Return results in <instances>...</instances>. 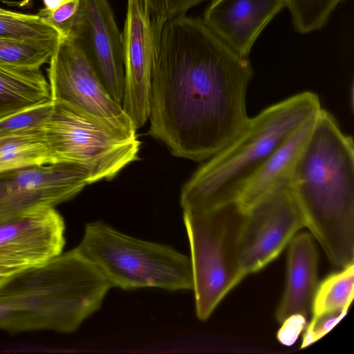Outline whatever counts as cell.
I'll return each instance as SVG.
<instances>
[{"label":"cell","mask_w":354,"mask_h":354,"mask_svg":"<svg viewBox=\"0 0 354 354\" xmlns=\"http://www.w3.org/2000/svg\"><path fill=\"white\" fill-rule=\"evenodd\" d=\"M289 243L286 284L277 311L281 324L293 315L306 317L318 286V257L311 236L300 233Z\"/></svg>","instance_id":"cell-15"},{"label":"cell","mask_w":354,"mask_h":354,"mask_svg":"<svg viewBox=\"0 0 354 354\" xmlns=\"http://www.w3.org/2000/svg\"><path fill=\"white\" fill-rule=\"evenodd\" d=\"M47 69L51 100L63 102L136 131L132 121L109 94L75 37H59Z\"/></svg>","instance_id":"cell-9"},{"label":"cell","mask_w":354,"mask_h":354,"mask_svg":"<svg viewBox=\"0 0 354 354\" xmlns=\"http://www.w3.org/2000/svg\"><path fill=\"white\" fill-rule=\"evenodd\" d=\"M53 102L43 127L48 164L79 165L87 171L91 184L113 178L138 159L140 142L136 131L67 103Z\"/></svg>","instance_id":"cell-6"},{"label":"cell","mask_w":354,"mask_h":354,"mask_svg":"<svg viewBox=\"0 0 354 354\" xmlns=\"http://www.w3.org/2000/svg\"><path fill=\"white\" fill-rule=\"evenodd\" d=\"M50 100L49 83L40 69L0 64V120Z\"/></svg>","instance_id":"cell-17"},{"label":"cell","mask_w":354,"mask_h":354,"mask_svg":"<svg viewBox=\"0 0 354 354\" xmlns=\"http://www.w3.org/2000/svg\"><path fill=\"white\" fill-rule=\"evenodd\" d=\"M46 10H54L67 0H42Z\"/></svg>","instance_id":"cell-28"},{"label":"cell","mask_w":354,"mask_h":354,"mask_svg":"<svg viewBox=\"0 0 354 354\" xmlns=\"http://www.w3.org/2000/svg\"><path fill=\"white\" fill-rule=\"evenodd\" d=\"M254 77L204 23L185 15L166 21L156 48L149 133L177 157L208 159L246 126V94Z\"/></svg>","instance_id":"cell-1"},{"label":"cell","mask_w":354,"mask_h":354,"mask_svg":"<svg viewBox=\"0 0 354 354\" xmlns=\"http://www.w3.org/2000/svg\"><path fill=\"white\" fill-rule=\"evenodd\" d=\"M45 164L48 157L43 131L0 136V172Z\"/></svg>","instance_id":"cell-18"},{"label":"cell","mask_w":354,"mask_h":354,"mask_svg":"<svg viewBox=\"0 0 354 354\" xmlns=\"http://www.w3.org/2000/svg\"><path fill=\"white\" fill-rule=\"evenodd\" d=\"M291 187L307 227L338 268L354 262V144L322 107L295 167Z\"/></svg>","instance_id":"cell-2"},{"label":"cell","mask_w":354,"mask_h":354,"mask_svg":"<svg viewBox=\"0 0 354 354\" xmlns=\"http://www.w3.org/2000/svg\"><path fill=\"white\" fill-rule=\"evenodd\" d=\"M284 6V0H212L203 21L236 53L248 58L259 35Z\"/></svg>","instance_id":"cell-14"},{"label":"cell","mask_w":354,"mask_h":354,"mask_svg":"<svg viewBox=\"0 0 354 354\" xmlns=\"http://www.w3.org/2000/svg\"><path fill=\"white\" fill-rule=\"evenodd\" d=\"M348 310L341 309L313 316L306 326L301 348H305L326 335L346 314Z\"/></svg>","instance_id":"cell-25"},{"label":"cell","mask_w":354,"mask_h":354,"mask_svg":"<svg viewBox=\"0 0 354 354\" xmlns=\"http://www.w3.org/2000/svg\"><path fill=\"white\" fill-rule=\"evenodd\" d=\"M75 249L112 287L193 289L190 258L170 246L134 238L103 222L87 223Z\"/></svg>","instance_id":"cell-5"},{"label":"cell","mask_w":354,"mask_h":354,"mask_svg":"<svg viewBox=\"0 0 354 354\" xmlns=\"http://www.w3.org/2000/svg\"><path fill=\"white\" fill-rule=\"evenodd\" d=\"M281 324L277 337L281 343L291 345L305 328L306 317L302 315H293L286 319Z\"/></svg>","instance_id":"cell-27"},{"label":"cell","mask_w":354,"mask_h":354,"mask_svg":"<svg viewBox=\"0 0 354 354\" xmlns=\"http://www.w3.org/2000/svg\"><path fill=\"white\" fill-rule=\"evenodd\" d=\"M57 32L37 15H0V39L57 38Z\"/></svg>","instance_id":"cell-22"},{"label":"cell","mask_w":354,"mask_h":354,"mask_svg":"<svg viewBox=\"0 0 354 354\" xmlns=\"http://www.w3.org/2000/svg\"><path fill=\"white\" fill-rule=\"evenodd\" d=\"M59 37L35 39H0V64L16 68L40 69L48 63Z\"/></svg>","instance_id":"cell-19"},{"label":"cell","mask_w":354,"mask_h":354,"mask_svg":"<svg viewBox=\"0 0 354 354\" xmlns=\"http://www.w3.org/2000/svg\"><path fill=\"white\" fill-rule=\"evenodd\" d=\"M344 0H284L295 30L307 34L322 30L335 8Z\"/></svg>","instance_id":"cell-21"},{"label":"cell","mask_w":354,"mask_h":354,"mask_svg":"<svg viewBox=\"0 0 354 354\" xmlns=\"http://www.w3.org/2000/svg\"><path fill=\"white\" fill-rule=\"evenodd\" d=\"M245 211L239 262L245 277L275 259L305 223L291 184L269 193Z\"/></svg>","instance_id":"cell-8"},{"label":"cell","mask_w":354,"mask_h":354,"mask_svg":"<svg viewBox=\"0 0 354 354\" xmlns=\"http://www.w3.org/2000/svg\"><path fill=\"white\" fill-rule=\"evenodd\" d=\"M65 224L53 207L27 211L0 223V286L62 253Z\"/></svg>","instance_id":"cell-10"},{"label":"cell","mask_w":354,"mask_h":354,"mask_svg":"<svg viewBox=\"0 0 354 354\" xmlns=\"http://www.w3.org/2000/svg\"><path fill=\"white\" fill-rule=\"evenodd\" d=\"M89 184L80 165L62 162L0 172V223L27 211L66 201Z\"/></svg>","instance_id":"cell-11"},{"label":"cell","mask_w":354,"mask_h":354,"mask_svg":"<svg viewBox=\"0 0 354 354\" xmlns=\"http://www.w3.org/2000/svg\"><path fill=\"white\" fill-rule=\"evenodd\" d=\"M206 0H144L153 19L163 25Z\"/></svg>","instance_id":"cell-26"},{"label":"cell","mask_w":354,"mask_h":354,"mask_svg":"<svg viewBox=\"0 0 354 354\" xmlns=\"http://www.w3.org/2000/svg\"><path fill=\"white\" fill-rule=\"evenodd\" d=\"M74 37L109 94L122 105L124 91L122 33L108 0H82Z\"/></svg>","instance_id":"cell-13"},{"label":"cell","mask_w":354,"mask_h":354,"mask_svg":"<svg viewBox=\"0 0 354 354\" xmlns=\"http://www.w3.org/2000/svg\"><path fill=\"white\" fill-rule=\"evenodd\" d=\"M317 113L294 131L256 172L238 201L244 210L274 190L291 184L295 167L310 135Z\"/></svg>","instance_id":"cell-16"},{"label":"cell","mask_w":354,"mask_h":354,"mask_svg":"<svg viewBox=\"0 0 354 354\" xmlns=\"http://www.w3.org/2000/svg\"><path fill=\"white\" fill-rule=\"evenodd\" d=\"M17 13V12L10 11L8 10H5L1 8H0V15H12Z\"/></svg>","instance_id":"cell-29"},{"label":"cell","mask_w":354,"mask_h":354,"mask_svg":"<svg viewBox=\"0 0 354 354\" xmlns=\"http://www.w3.org/2000/svg\"><path fill=\"white\" fill-rule=\"evenodd\" d=\"M81 10L82 0H67L54 10L41 9L37 15L57 32L59 37H74Z\"/></svg>","instance_id":"cell-24"},{"label":"cell","mask_w":354,"mask_h":354,"mask_svg":"<svg viewBox=\"0 0 354 354\" xmlns=\"http://www.w3.org/2000/svg\"><path fill=\"white\" fill-rule=\"evenodd\" d=\"M163 25L153 19L144 0H127L122 33L124 67L122 106L136 129L149 118L152 71Z\"/></svg>","instance_id":"cell-12"},{"label":"cell","mask_w":354,"mask_h":354,"mask_svg":"<svg viewBox=\"0 0 354 354\" xmlns=\"http://www.w3.org/2000/svg\"><path fill=\"white\" fill-rule=\"evenodd\" d=\"M321 108L318 95L306 91L250 117L240 133L183 185L180 198L183 212H204L238 203L270 155Z\"/></svg>","instance_id":"cell-4"},{"label":"cell","mask_w":354,"mask_h":354,"mask_svg":"<svg viewBox=\"0 0 354 354\" xmlns=\"http://www.w3.org/2000/svg\"><path fill=\"white\" fill-rule=\"evenodd\" d=\"M112 288L75 248L0 286V329L75 331Z\"/></svg>","instance_id":"cell-3"},{"label":"cell","mask_w":354,"mask_h":354,"mask_svg":"<svg viewBox=\"0 0 354 354\" xmlns=\"http://www.w3.org/2000/svg\"><path fill=\"white\" fill-rule=\"evenodd\" d=\"M53 106V102L51 100L1 119L0 136L42 132Z\"/></svg>","instance_id":"cell-23"},{"label":"cell","mask_w":354,"mask_h":354,"mask_svg":"<svg viewBox=\"0 0 354 354\" xmlns=\"http://www.w3.org/2000/svg\"><path fill=\"white\" fill-rule=\"evenodd\" d=\"M354 295V262L338 272L330 274L318 284L311 310L313 316L346 309Z\"/></svg>","instance_id":"cell-20"},{"label":"cell","mask_w":354,"mask_h":354,"mask_svg":"<svg viewBox=\"0 0 354 354\" xmlns=\"http://www.w3.org/2000/svg\"><path fill=\"white\" fill-rule=\"evenodd\" d=\"M245 216V211L238 203L204 212H183L196 314L202 321L245 277L239 262Z\"/></svg>","instance_id":"cell-7"}]
</instances>
